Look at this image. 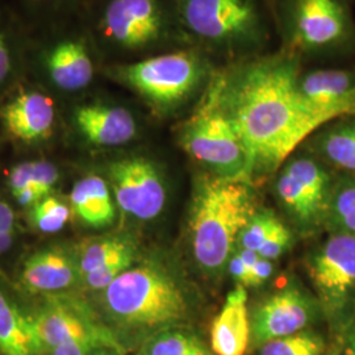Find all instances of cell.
Instances as JSON below:
<instances>
[{
  "label": "cell",
  "instance_id": "obj_30",
  "mask_svg": "<svg viewBox=\"0 0 355 355\" xmlns=\"http://www.w3.org/2000/svg\"><path fill=\"white\" fill-rule=\"evenodd\" d=\"M16 62L10 37L0 26V89L7 87L16 76Z\"/></svg>",
  "mask_w": 355,
  "mask_h": 355
},
{
  "label": "cell",
  "instance_id": "obj_26",
  "mask_svg": "<svg viewBox=\"0 0 355 355\" xmlns=\"http://www.w3.org/2000/svg\"><path fill=\"white\" fill-rule=\"evenodd\" d=\"M324 350L322 338L309 330L261 345V355H322Z\"/></svg>",
  "mask_w": 355,
  "mask_h": 355
},
{
  "label": "cell",
  "instance_id": "obj_22",
  "mask_svg": "<svg viewBox=\"0 0 355 355\" xmlns=\"http://www.w3.org/2000/svg\"><path fill=\"white\" fill-rule=\"evenodd\" d=\"M58 167L45 159L26 161L13 166L8 175V186L11 192L16 193L26 187L37 190L41 198L51 195V191L60 182Z\"/></svg>",
  "mask_w": 355,
  "mask_h": 355
},
{
  "label": "cell",
  "instance_id": "obj_1",
  "mask_svg": "<svg viewBox=\"0 0 355 355\" xmlns=\"http://www.w3.org/2000/svg\"><path fill=\"white\" fill-rule=\"evenodd\" d=\"M300 55H254L216 71L205 96L228 117L249 155L250 177L271 173L325 123L302 99Z\"/></svg>",
  "mask_w": 355,
  "mask_h": 355
},
{
  "label": "cell",
  "instance_id": "obj_31",
  "mask_svg": "<svg viewBox=\"0 0 355 355\" xmlns=\"http://www.w3.org/2000/svg\"><path fill=\"white\" fill-rule=\"evenodd\" d=\"M290 243H291V233L283 224H280L279 227L275 229L274 233L270 236L266 243L259 249L258 254L262 258L275 261L287 250Z\"/></svg>",
  "mask_w": 355,
  "mask_h": 355
},
{
  "label": "cell",
  "instance_id": "obj_9",
  "mask_svg": "<svg viewBox=\"0 0 355 355\" xmlns=\"http://www.w3.org/2000/svg\"><path fill=\"white\" fill-rule=\"evenodd\" d=\"M108 184L119 208L137 220L149 221L161 215L166 203L164 178L146 157L130 155L108 165Z\"/></svg>",
  "mask_w": 355,
  "mask_h": 355
},
{
  "label": "cell",
  "instance_id": "obj_23",
  "mask_svg": "<svg viewBox=\"0 0 355 355\" xmlns=\"http://www.w3.org/2000/svg\"><path fill=\"white\" fill-rule=\"evenodd\" d=\"M140 355H212L190 331L165 329L144 345Z\"/></svg>",
  "mask_w": 355,
  "mask_h": 355
},
{
  "label": "cell",
  "instance_id": "obj_38",
  "mask_svg": "<svg viewBox=\"0 0 355 355\" xmlns=\"http://www.w3.org/2000/svg\"><path fill=\"white\" fill-rule=\"evenodd\" d=\"M15 240V233H4L0 232V254L6 253L8 249H11Z\"/></svg>",
  "mask_w": 355,
  "mask_h": 355
},
{
  "label": "cell",
  "instance_id": "obj_24",
  "mask_svg": "<svg viewBox=\"0 0 355 355\" xmlns=\"http://www.w3.org/2000/svg\"><path fill=\"white\" fill-rule=\"evenodd\" d=\"M129 252H135V249L125 240L117 237L94 240L83 246L82 253L79 254L76 259L78 274L80 278H83L89 272L96 271L108 262Z\"/></svg>",
  "mask_w": 355,
  "mask_h": 355
},
{
  "label": "cell",
  "instance_id": "obj_11",
  "mask_svg": "<svg viewBox=\"0 0 355 355\" xmlns=\"http://www.w3.org/2000/svg\"><path fill=\"white\" fill-rule=\"evenodd\" d=\"M37 67L45 83L67 95L89 89L98 73L91 42L73 33L46 44L38 53Z\"/></svg>",
  "mask_w": 355,
  "mask_h": 355
},
{
  "label": "cell",
  "instance_id": "obj_12",
  "mask_svg": "<svg viewBox=\"0 0 355 355\" xmlns=\"http://www.w3.org/2000/svg\"><path fill=\"white\" fill-rule=\"evenodd\" d=\"M57 108L51 95L37 87L16 91L0 107V123L12 140L33 145L54 133Z\"/></svg>",
  "mask_w": 355,
  "mask_h": 355
},
{
  "label": "cell",
  "instance_id": "obj_20",
  "mask_svg": "<svg viewBox=\"0 0 355 355\" xmlns=\"http://www.w3.org/2000/svg\"><path fill=\"white\" fill-rule=\"evenodd\" d=\"M313 135V146L331 165L355 174V114L338 119Z\"/></svg>",
  "mask_w": 355,
  "mask_h": 355
},
{
  "label": "cell",
  "instance_id": "obj_28",
  "mask_svg": "<svg viewBox=\"0 0 355 355\" xmlns=\"http://www.w3.org/2000/svg\"><path fill=\"white\" fill-rule=\"evenodd\" d=\"M135 262V252H129L124 254L114 261L108 262L107 265L98 268L96 271H92L83 277L85 286L89 290L94 291H104L107 287H110L114 280L117 279L124 271H127L129 267L133 266Z\"/></svg>",
  "mask_w": 355,
  "mask_h": 355
},
{
  "label": "cell",
  "instance_id": "obj_4",
  "mask_svg": "<svg viewBox=\"0 0 355 355\" xmlns=\"http://www.w3.org/2000/svg\"><path fill=\"white\" fill-rule=\"evenodd\" d=\"M186 37L234 62L254 57L268 42L265 15L255 0H174Z\"/></svg>",
  "mask_w": 355,
  "mask_h": 355
},
{
  "label": "cell",
  "instance_id": "obj_13",
  "mask_svg": "<svg viewBox=\"0 0 355 355\" xmlns=\"http://www.w3.org/2000/svg\"><path fill=\"white\" fill-rule=\"evenodd\" d=\"M71 123L78 136L95 148L127 145L140 129L136 116L125 105L102 99L78 104Z\"/></svg>",
  "mask_w": 355,
  "mask_h": 355
},
{
  "label": "cell",
  "instance_id": "obj_34",
  "mask_svg": "<svg viewBox=\"0 0 355 355\" xmlns=\"http://www.w3.org/2000/svg\"><path fill=\"white\" fill-rule=\"evenodd\" d=\"M272 271H274L272 261L259 257V259L255 262V265L250 270V275H252L250 286H254V287L261 286L262 283H265L266 280L271 278Z\"/></svg>",
  "mask_w": 355,
  "mask_h": 355
},
{
  "label": "cell",
  "instance_id": "obj_14",
  "mask_svg": "<svg viewBox=\"0 0 355 355\" xmlns=\"http://www.w3.org/2000/svg\"><path fill=\"white\" fill-rule=\"evenodd\" d=\"M315 316L311 299L299 287L288 286L258 305L250 320L257 345L283 338L304 330Z\"/></svg>",
  "mask_w": 355,
  "mask_h": 355
},
{
  "label": "cell",
  "instance_id": "obj_21",
  "mask_svg": "<svg viewBox=\"0 0 355 355\" xmlns=\"http://www.w3.org/2000/svg\"><path fill=\"white\" fill-rule=\"evenodd\" d=\"M277 192L282 203L305 224L316 221L327 207V198L312 190L302 179L292 175L283 167L280 171Z\"/></svg>",
  "mask_w": 355,
  "mask_h": 355
},
{
  "label": "cell",
  "instance_id": "obj_29",
  "mask_svg": "<svg viewBox=\"0 0 355 355\" xmlns=\"http://www.w3.org/2000/svg\"><path fill=\"white\" fill-rule=\"evenodd\" d=\"M329 212L334 223L346 216L355 215V182L345 184L333 195Z\"/></svg>",
  "mask_w": 355,
  "mask_h": 355
},
{
  "label": "cell",
  "instance_id": "obj_6",
  "mask_svg": "<svg viewBox=\"0 0 355 355\" xmlns=\"http://www.w3.org/2000/svg\"><path fill=\"white\" fill-rule=\"evenodd\" d=\"M96 36L114 54L146 57L186 37L173 6L164 0H107L98 16Z\"/></svg>",
  "mask_w": 355,
  "mask_h": 355
},
{
  "label": "cell",
  "instance_id": "obj_33",
  "mask_svg": "<svg viewBox=\"0 0 355 355\" xmlns=\"http://www.w3.org/2000/svg\"><path fill=\"white\" fill-rule=\"evenodd\" d=\"M227 266L232 278L239 283V286L250 287V279H252L250 268L243 263L241 257L237 252L230 255Z\"/></svg>",
  "mask_w": 355,
  "mask_h": 355
},
{
  "label": "cell",
  "instance_id": "obj_25",
  "mask_svg": "<svg viewBox=\"0 0 355 355\" xmlns=\"http://www.w3.org/2000/svg\"><path fill=\"white\" fill-rule=\"evenodd\" d=\"M73 209L60 198L49 195L31 208V223L41 233H58L67 225Z\"/></svg>",
  "mask_w": 355,
  "mask_h": 355
},
{
  "label": "cell",
  "instance_id": "obj_35",
  "mask_svg": "<svg viewBox=\"0 0 355 355\" xmlns=\"http://www.w3.org/2000/svg\"><path fill=\"white\" fill-rule=\"evenodd\" d=\"M16 217L11 205L0 199V232L15 233Z\"/></svg>",
  "mask_w": 355,
  "mask_h": 355
},
{
  "label": "cell",
  "instance_id": "obj_15",
  "mask_svg": "<svg viewBox=\"0 0 355 355\" xmlns=\"http://www.w3.org/2000/svg\"><path fill=\"white\" fill-rule=\"evenodd\" d=\"M33 318L45 352L74 341H95L116 349L112 337L78 306L51 303Z\"/></svg>",
  "mask_w": 355,
  "mask_h": 355
},
{
  "label": "cell",
  "instance_id": "obj_16",
  "mask_svg": "<svg viewBox=\"0 0 355 355\" xmlns=\"http://www.w3.org/2000/svg\"><path fill=\"white\" fill-rule=\"evenodd\" d=\"M252 340L248 293L237 286L230 291L211 327V347L215 355H243Z\"/></svg>",
  "mask_w": 355,
  "mask_h": 355
},
{
  "label": "cell",
  "instance_id": "obj_7",
  "mask_svg": "<svg viewBox=\"0 0 355 355\" xmlns=\"http://www.w3.org/2000/svg\"><path fill=\"white\" fill-rule=\"evenodd\" d=\"M280 21L286 51L300 57L336 54L354 40L346 0H283Z\"/></svg>",
  "mask_w": 355,
  "mask_h": 355
},
{
  "label": "cell",
  "instance_id": "obj_27",
  "mask_svg": "<svg viewBox=\"0 0 355 355\" xmlns=\"http://www.w3.org/2000/svg\"><path fill=\"white\" fill-rule=\"evenodd\" d=\"M280 224L282 223L279 220L270 212L255 214L239 237L240 246L258 253L259 249L266 243L270 236L274 233L275 229L279 227Z\"/></svg>",
  "mask_w": 355,
  "mask_h": 355
},
{
  "label": "cell",
  "instance_id": "obj_8",
  "mask_svg": "<svg viewBox=\"0 0 355 355\" xmlns=\"http://www.w3.org/2000/svg\"><path fill=\"white\" fill-rule=\"evenodd\" d=\"M182 149L216 177L250 179L249 155L240 136L209 98L178 130Z\"/></svg>",
  "mask_w": 355,
  "mask_h": 355
},
{
  "label": "cell",
  "instance_id": "obj_18",
  "mask_svg": "<svg viewBox=\"0 0 355 355\" xmlns=\"http://www.w3.org/2000/svg\"><path fill=\"white\" fill-rule=\"evenodd\" d=\"M45 353L33 316L26 315L0 290V355Z\"/></svg>",
  "mask_w": 355,
  "mask_h": 355
},
{
  "label": "cell",
  "instance_id": "obj_32",
  "mask_svg": "<svg viewBox=\"0 0 355 355\" xmlns=\"http://www.w3.org/2000/svg\"><path fill=\"white\" fill-rule=\"evenodd\" d=\"M104 346L95 341H74L46 350L44 355H92Z\"/></svg>",
  "mask_w": 355,
  "mask_h": 355
},
{
  "label": "cell",
  "instance_id": "obj_5",
  "mask_svg": "<svg viewBox=\"0 0 355 355\" xmlns=\"http://www.w3.org/2000/svg\"><path fill=\"white\" fill-rule=\"evenodd\" d=\"M107 313L123 327L161 329L187 318V295L167 270L158 265L129 267L103 291Z\"/></svg>",
  "mask_w": 355,
  "mask_h": 355
},
{
  "label": "cell",
  "instance_id": "obj_37",
  "mask_svg": "<svg viewBox=\"0 0 355 355\" xmlns=\"http://www.w3.org/2000/svg\"><path fill=\"white\" fill-rule=\"evenodd\" d=\"M237 253L241 257L243 263L249 267L250 270H252V267L255 265V262L259 259V254L257 253V252H254V250H250V249L240 248V250H239Z\"/></svg>",
  "mask_w": 355,
  "mask_h": 355
},
{
  "label": "cell",
  "instance_id": "obj_19",
  "mask_svg": "<svg viewBox=\"0 0 355 355\" xmlns=\"http://www.w3.org/2000/svg\"><path fill=\"white\" fill-rule=\"evenodd\" d=\"M70 205L82 223L104 228L114 223V203L111 187L104 178L87 175L78 180L70 192Z\"/></svg>",
  "mask_w": 355,
  "mask_h": 355
},
{
  "label": "cell",
  "instance_id": "obj_3",
  "mask_svg": "<svg viewBox=\"0 0 355 355\" xmlns=\"http://www.w3.org/2000/svg\"><path fill=\"white\" fill-rule=\"evenodd\" d=\"M103 73L133 91L157 114H166L208 89L216 71L205 51L186 48L110 64Z\"/></svg>",
  "mask_w": 355,
  "mask_h": 355
},
{
  "label": "cell",
  "instance_id": "obj_40",
  "mask_svg": "<svg viewBox=\"0 0 355 355\" xmlns=\"http://www.w3.org/2000/svg\"><path fill=\"white\" fill-rule=\"evenodd\" d=\"M92 355H119L117 354V350L112 349V347H103L96 350Z\"/></svg>",
  "mask_w": 355,
  "mask_h": 355
},
{
  "label": "cell",
  "instance_id": "obj_17",
  "mask_svg": "<svg viewBox=\"0 0 355 355\" xmlns=\"http://www.w3.org/2000/svg\"><path fill=\"white\" fill-rule=\"evenodd\" d=\"M78 277L76 261L62 248H48L29 255L20 274L23 286L35 293L64 291Z\"/></svg>",
  "mask_w": 355,
  "mask_h": 355
},
{
  "label": "cell",
  "instance_id": "obj_39",
  "mask_svg": "<svg viewBox=\"0 0 355 355\" xmlns=\"http://www.w3.org/2000/svg\"><path fill=\"white\" fill-rule=\"evenodd\" d=\"M343 355H355V331L353 333V336L350 337L347 345H346Z\"/></svg>",
  "mask_w": 355,
  "mask_h": 355
},
{
  "label": "cell",
  "instance_id": "obj_36",
  "mask_svg": "<svg viewBox=\"0 0 355 355\" xmlns=\"http://www.w3.org/2000/svg\"><path fill=\"white\" fill-rule=\"evenodd\" d=\"M334 224L343 233H347V234L355 237V215L346 216V217H343L341 220L336 221Z\"/></svg>",
  "mask_w": 355,
  "mask_h": 355
},
{
  "label": "cell",
  "instance_id": "obj_10",
  "mask_svg": "<svg viewBox=\"0 0 355 355\" xmlns=\"http://www.w3.org/2000/svg\"><path fill=\"white\" fill-rule=\"evenodd\" d=\"M308 271L327 311H343L355 296V237L331 236L312 255Z\"/></svg>",
  "mask_w": 355,
  "mask_h": 355
},
{
  "label": "cell",
  "instance_id": "obj_2",
  "mask_svg": "<svg viewBox=\"0 0 355 355\" xmlns=\"http://www.w3.org/2000/svg\"><path fill=\"white\" fill-rule=\"evenodd\" d=\"M248 182L212 175L196 183L189 221L191 248L196 263L208 272L228 265L234 243L255 215Z\"/></svg>",
  "mask_w": 355,
  "mask_h": 355
}]
</instances>
